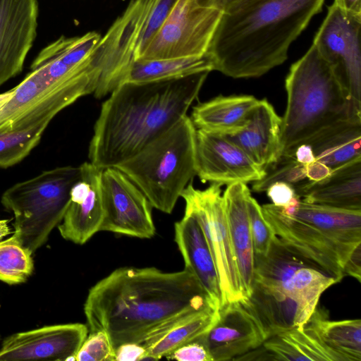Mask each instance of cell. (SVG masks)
I'll return each instance as SVG.
<instances>
[{
    "label": "cell",
    "instance_id": "cell-28",
    "mask_svg": "<svg viewBox=\"0 0 361 361\" xmlns=\"http://www.w3.org/2000/svg\"><path fill=\"white\" fill-rule=\"evenodd\" d=\"M16 87L10 100L0 109V129L51 90L64 84L84 78L97 80L94 73L58 78L44 64L38 65Z\"/></svg>",
    "mask_w": 361,
    "mask_h": 361
},
{
    "label": "cell",
    "instance_id": "cell-5",
    "mask_svg": "<svg viewBox=\"0 0 361 361\" xmlns=\"http://www.w3.org/2000/svg\"><path fill=\"white\" fill-rule=\"evenodd\" d=\"M285 89L287 104L281 118L280 156L336 124L361 118V103L353 99L313 44L291 65Z\"/></svg>",
    "mask_w": 361,
    "mask_h": 361
},
{
    "label": "cell",
    "instance_id": "cell-39",
    "mask_svg": "<svg viewBox=\"0 0 361 361\" xmlns=\"http://www.w3.org/2000/svg\"><path fill=\"white\" fill-rule=\"evenodd\" d=\"M116 361H140L145 360L147 353L140 343H125L115 348Z\"/></svg>",
    "mask_w": 361,
    "mask_h": 361
},
{
    "label": "cell",
    "instance_id": "cell-14",
    "mask_svg": "<svg viewBox=\"0 0 361 361\" xmlns=\"http://www.w3.org/2000/svg\"><path fill=\"white\" fill-rule=\"evenodd\" d=\"M88 334V326L80 323L45 326L15 333L0 346V361L75 360Z\"/></svg>",
    "mask_w": 361,
    "mask_h": 361
},
{
    "label": "cell",
    "instance_id": "cell-24",
    "mask_svg": "<svg viewBox=\"0 0 361 361\" xmlns=\"http://www.w3.org/2000/svg\"><path fill=\"white\" fill-rule=\"evenodd\" d=\"M218 318L219 312L207 308L183 313L163 323L141 343L147 353L145 360L166 357L178 348L207 332Z\"/></svg>",
    "mask_w": 361,
    "mask_h": 361
},
{
    "label": "cell",
    "instance_id": "cell-23",
    "mask_svg": "<svg viewBox=\"0 0 361 361\" xmlns=\"http://www.w3.org/2000/svg\"><path fill=\"white\" fill-rule=\"evenodd\" d=\"M282 212L322 230L346 253L361 244V210L310 203L295 197Z\"/></svg>",
    "mask_w": 361,
    "mask_h": 361
},
{
    "label": "cell",
    "instance_id": "cell-35",
    "mask_svg": "<svg viewBox=\"0 0 361 361\" xmlns=\"http://www.w3.org/2000/svg\"><path fill=\"white\" fill-rule=\"evenodd\" d=\"M250 228L255 255H265L276 235L262 210V206L250 195L247 200Z\"/></svg>",
    "mask_w": 361,
    "mask_h": 361
},
{
    "label": "cell",
    "instance_id": "cell-31",
    "mask_svg": "<svg viewBox=\"0 0 361 361\" xmlns=\"http://www.w3.org/2000/svg\"><path fill=\"white\" fill-rule=\"evenodd\" d=\"M49 123L0 130V168L12 166L27 157L39 142Z\"/></svg>",
    "mask_w": 361,
    "mask_h": 361
},
{
    "label": "cell",
    "instance_id": "cell-36",
    "mask_svg": "<svg viewBox=\"0 0 361 361\" xmlns=\"http://www.w3.org/2000/svg\"><path fill=\"white\" fill-rule=\"evenodd\" d=\"M75 361H116L115 348L104 331H90L75 355Z\"/></svg>",
    "mask_w": 361,
    "mask_h": 361
},
{
    "label": "cell",
    "instance_id": "cell-19",
    "mask_svg": "<svg viewBox=\"0 0 361 361\" xmlns=\"http://www.w3.org/2000/svg\"><path fill=\"white\" fill-rule=\"evenodd\" d=\"M175 241L183 256L185 269L199 281L214 309L222 306V293L217 269L204 233L190 213L175 224Z\"/></svg>",
    "mask_w": 361,
    "mask_h": 361
},
{
    "label": "cell",
    "instance_id": "cell-13",
    "mask_svg": "<svg viewBox=\"0 0 361 361\" xmlns=\"http://www.w3.org/2000/svg\"><path fill=\"white\" fill-rule=\"evenodd\" d=\"M264 219L285 244L315 263L336 283L345 276L343 267L350 257L322 230L284 214L273 204L262 206Z\"/></svg>",
    "mask_w": 361,
    "mask_h": 361
},
{
    "label": "cell",
    "instance_id": "cell-8",
    "mask_svg": "<svg viewBox=\"0 0 361 361\" xmlns=\"http://www.w3.org/2000/svg\"><path fill=\"white\" fill-rule=\"evenodd\" d=\"M221 185L212 183L204 190L189 183L181 194L185 212L199 223L212 255L222 293V306L232 301H245L229 233ZM221 306V307H222Z\"/></svg>",
    "mask_w": 361,
    "mask_h": 361
},
{
    "label": "cell",
    "instance_id": "cell-15",
    "mask_svg": "<svg viewBox=\"0 0 361 361\" xmlns=\"http://www.w3.org/2000/svg\"><path fill=\"white\" fill-rule=\"evenodd\" d=\"M195 148L197 176L204 183L246 184L266 173L226 135L197 129Z\"/></svg>",
    "mask_w": 361,
    "mask_h": 361
},
{
    "label": "cell",
    "instance_id": "cell-29",
    "mask_svg": "<svg viewBox=\"0 0 361 361\" xmlns=\"http://www.w3.org/2000/svg\"><path fill=\"white\" fill-rule=\"evenodd\" d=\"M307 323L338 361L361 360V320L330 321L326 312L315 309Z\"/></svg>",
    "mask_w": 361,
    "mask_h": 361
},
{
    "label": "cell",
    "instance_id": "cell-26",
    "mask_svg": "<svg viewBox=\"0 0 361 361\" xmlns=\"http://www.w3.org/2000/svg\"><path fill=\"white\" fill-rule=\"evenodd\" d=\"M262 360L338 361L307 323L269 336L259 347Z\"/></svg>",
    "mask_w": 361,
    "mask_h": 361
},
{
    "label": "cell",
    "instance_id": "cell-17",
    "mask_svg": "<svg viewBox=\"0 0 361 361\" xmlns=\"http://www.w3.org/2000/svg\"><path fill=\"white\" fill-rule=\"evenodd\" d=\"M37 0H0V87L23 68L37 35Z\"/></svg>",
    "mask_w": 361,
    "mask_h": 361
},
{
    "label": "cell",
    "instance_id": "cell-20",
    "mask_svg": "<svg viewBox=\"0 0 361 361\" xmlns=\"http://www.w3.org/2000/svg\"><path fill=\"white\" fill-rule=\"evenodd\" d=\"M281 118L266 99L259 100L246 123L238 133L227 135L261 169L277 161L281 154Z\"/></svg>",
    "mask_w": 361,
    "mask_h": 361
},
{
    "label": "cell",
    "instance_id": "cell-32",
    "mask_svg": "<svg viewBox=\"0 0 361 361\" xmlns=\"http://www.w3.org/2000/svg\"><path fill=\"white\" fill-rule=\"evenodd\" d=\"M32 255L13 235L0 241V281L11 285L25 282L33 271Z\"/></svg>",
    "mask_w": 361,
    "mask_h": 361
},
{
    "label": "cell",
    "instance_id": "cell-27",
    "mask_svg": "<svg viewBox=\"0 0 361 361\" xmlns=\"http://www.w3.org/2000/svg\"><path fill=\"white\" fill-rule=\"evenodd\" d=\"M315 159L331 170L361 157V118L336 124L305 143Z\"/></svg>",
    "mask_w": 361,
    "mask_h": 361
},
{
    "label": "cell",
    "instance_id": "cell-6",
    "mask_svg": "<svg viewBox=\"0 0 361 361\" xmlns=\"http://www.w3.org/2000/svg\"><path fill=\"white\" fill-rule=\"evenodd\" d=\"M195 144L196 128L185 116L115 167L141 190L152 207L171 214L197 176Z\"/></svg>",
    "mask_w": 361,
    "mask_h": 361
},
{
    "label": "cell",
    "instance_id": "cell-33",
    "mask_svg": "<svg viewBox=\"0 0 361 361\" xmlns=\"http://www.w3.org/2000/svg\"><path fill=\"white\" fill-rule=\"evenodd\" d=\"M307 180L305 164L298 162L293 157L280 156L266 169L264 176L254 182L252 190L262 192L275 182H286L294 186Z\"/></svg>",
    "mask_w": 361,
    "mask_h": 361
},
{
    "label": "cell",
    "instance_id": "cell-7",
    "mask_svg": "<svg viewBox=\"0 0 361 361\" xmlns=\"http://www.w3.org/2000/svg\"><path fill=\"white\" fill-rule=\"evenodd\" d=\"M80 175V166L56 167L17 183L2 194L1 203L14 215L13 235L31 253L46 243L63 220Z\"/></svg>",
    "mask_w": 361,
    "mask_h": 361
},
{
    "label": "cell",
    "instance_id": "cell-12",
    "mask_svg": "<svg viewBox=\"0 0 361 361\" xmlns=\"http://www.w3.org/2000/svg\"><path fill=\"white\" fill-rule=\"evenodd\" d=\"M104 209L100 231L151 238L156 228L153 208L141 190L121 170H103L101 180Z\"/></svg>",
    "mask_w": 361,
    "mask_h": 361
},
{
    "label": "cell",
    "instance_id": "cell-42",
    "mask_svg": "<svg viewBox=\"0 0 361 361\" xmlns=\"http://www.w3.org/2000/svg\"><path fill=\"white\" fill-rule=\"evenodd\" d=\"M331 169L324 164L315 160L306 165V176L310 181H319L331 173Z\"/></svg>",
    "mask_w": 361,
    "mask_h": 361
},
{
    "label": "cell",
    "instance_id": "cell-21",
    "mask_svg": "<svg viewBox=\"0 0 361 361\" xmlns=\"http://www.w3.org/2000/svg\"><path fill=\"white\" fill-rule=\"evenodd\" d=\"M302 201L349 210H361V157L331 170L319 181L293 186Z\"/></svg>",
    "mask_w": 361,
    "mask_h": 361
},
{
    "label": "cell",
    "instance_id": "cell-34",
    "mask_svg": "<svg viewBox=\"0 0 361 361\" xmlns=\"http://www.w3.org/2000/svg\"><path fill=\"white\" fill-rule=\"evenodd\" d=\"M178 0H156L152 6L139 35L134 60H137L145 51L169 16Z\"/></svg>",
    "mask_w": 361,
    "mask_h": 361
},
{
    "label": "cell",
    "instance_id": "cell-16",
    "mask_svg": "<svg viewBox=\"0 0 361 361\" xmlns=\"http://www.w3.org/2000/svg\"><path fill=\"white\" fill-rule=\"evenodd\" d=\"M267 336L243 301L225 303L215 324L196 340L208 350L213 361L236 360L260 347Z\"/></svg>",
    "mask_w": 361,
    "mask_h": 361
},
{
    "label": "cell",
    "instance_id": "cell-2",
    "mask_svg": "<svg viewBox=\"0 0 361 361\" xmlns=\"http://www.w3.org/2000/svg\"><path fill=\"white\" fill-rule=\"evenodd\" d=\"M209 73L120 85L102 105L89 146L90 162L102 169L115 167L174 126L187 116Z\"/></svg>",
    "mask_w": 361,
    "mask_h": 361
},
{
    "label": "cell",
    "instance_id": "cell-30",
    "mask_svg": "<svg viewBox=\"0 0 361 361\" xmlns=\"http://www.w3.org/2000/svg\"><path fill=\"white\" fill-rule=\"evenodd\" d=\"M212 71V64L207 54L202 56L133 60L126 82L145 83L168 80Z\"/></svg>",
    "mask_w": 361,
    "mask_h": 361
},
{
    "label": "cell",
    "instance_id": "cell-4",
    "mask_svg": "<svg viewBox=\"0 0 361 361\" xmlns=\"http://www.w3.org/2000/svg\"><path fill=\"white\" fill-rule=\"evenodd\" d=\"M336 283L320 267L275 235L265 255H255L251 293L243 302L260 322L268 338L302 327L317 308L322 293Z\"/></svg>",
    "mask_w": 361,
    "mask_h": 361
},
{
    "label": "cell",
    "instance_id": "cell-37",
    "mask_svg": "<svg viewBox=\"0 0 361 361\" xmlns=\"http://www.w3.org/2000/svg\"><path fill=\"white\" fill-rule=\"evenodd\" d=\"M166 357L178 361H213L207 348L197 340L181 345Z\"/></svg>",
    "mask_w": 361,
    "mask_h": 361
},
{
    "label": "cell",
    "instance_id": "cell-18",
    "mask_svg": "<svg viewBox=\"0 0 361 361\" xmlns=\"http://www.w3.org/2000/svg\"><path fill=\"white\" fill-rule=\"evenodd\" d=\"M80 168V178L71 189L70 203L58 229L64 239L83 245L100 231L104 219L101 186L104 169L90 161Z\"/></svg>",
    "mask_w": 361,
    "mask_h": 361
},
{
    "label": "cell",
    "instance_id": "cell-10",
    "mask_svg": "<svg viewBox=\"0 0 361 361\" xmlns=\"http://www.w3.org/2000/svg\"><path fill=\"white\" fill-rule=\"evenodd\" d=\"M156 0H130L93 52L92 61L99 73L93 93L97 99L110 94L126 79L144 23Z\"/></svg>",
    "mask_w": 361,
    "mask_h": 361
},
{
    "label": "cell",
    "instance_id": "cell-3",
    "mask_svg": "<svg viewBox=\"0 0 361 361\" xmlns=\"http://www.w3.org/2000/svg\"><path fill=\"white\" fill-rule=\"evenodd\" d=\"M325 0H262L223 13L207 52L213 71L260 77L282 64Z\"/></svg>",
    "mask_w": 361,
    "mask_h": 361
},
{
    "label": "cell",
    "instance_id": "cell-1",
    "mask_svg": "<svg viewBox=\"0 0 361 361\" xmlns=\"http://www.w3.org/2000/svg\"><path fill=\"white\" fill-rule=\"evenodd\" d=\"M207 308L215 310L190 271L164 272L155 267L114 270L90 289L84 304L90 331H105L114 348L141 344L163 323Z\"/></svg>",
    "mask_w": 361,
    "mask_h": 361
},
{
    "label": "cell",
    "instance_id": "cell-40",
    "mask_svg": "<svg viewBox=\"0 0 361 361\" xmlns=\"http://www.w3.org/2000/svg\"><path fill=\"white\" fill-rule=\"evenodd\" d=\"M262 0H198L204 6L215 8L223 13H231Z\"/></svg>",
    "mask_w": 361,
    "mask_h": 361
},
{
    "label": "cell",
    "instance_id": "cell-44",
    "mask_svg": "<svg viewBox=\"0 0 361 361\" xmlns=\"http://www.w3.org/2000/svg\"><path fill=\"white\" fill-rule=\"evenodd\" d=\"M334 3L347 13L361 15V0H334Z\"/></svg>",
    "mask_w": 361,
    "mask_h": 361
},
{
    "label": "cell",
    "instance_id": "cell-25",
    "mask_svg": "<svg viewBox=\"0 0 361 361\" xmlns=\"http://www.w3.org/2000/svg\"><path fill=\"white\" fill-rule=\"evenodd\" d=\"M258 102L252 95H219L194 106L190 118L197 129L231 135L243 128Z\"/></svg>",
    "mask_w": 361,
    "mask_h": 361
},
{
    "label": "cell",
    "instance_id": "cell-9",
    "mask_svg": "<svg viewBox=\"0 0 361 361\" xmlns=\"http://www.w3.org/2000/svg\"><path fill=\"white\" fill-rule=\"evenodd\" d=\"M223 13L198 0H178L145 51L137 60H154L207 54Z\"/></svg>",
    "mask_w": 361,
    "mask_h": 361
},
{
    "label": "cell",
    "instance_id": "cell-41",
    "mask_svg": "<svg viewBox=\"0 0 361 361\" xmlns=\"http://www.w3.org/2000/svg\"><path fill=\"white\" fill-rule=\"evenodd\" d=\"M345 275H349L361 281V244L358 245L352 252L343 267Z\"/></svg>",
    "mask_w": 361,
    "mask_h": 361
},
{
    "label": "cell",
    "instance_id": "cell-38",
    "mask_svg": "<svg viewBox=\"0 0 361 361\" xmlns=\"http://www.w3.org/2000/svg\"><path fill=\"white\" fill-rule=\"evenodd\" d=\"M266 192L272 204L280 207H286L296 197L293 186L282 181L272 183Z\"/></svg>",
    "mask_w": 361,
    "mask_h": 361
},
{
    "label": "cell",
    "instance_id": "cell-22",
    "mask_svg": "<svg viewBox=\"0 0 361 361\" xmlns=\"http://www.w3.org/2000/svg\"><path fill=\"white\" fill-rule=\"evenodd\" d=\"M250 195L245 183H235L227 185L222 195L231 240L246 300L251 293L255 269V253L247 210V200Z\"/></svg>",
    "mask_w": 361,
    "mask_h": 361
},
{
    "label": "cell",
    "instance_id": "cell-43",
    "mask_svg": "<svg viewBox=\"0 0 361 361\" xmlns=\"http://www.w3.org/2000/svg\"><path fill=\"white\" fill-rule=\"evenodd\" d=\"M281 156L293 157L296 161L305 165L316 160L311 147L307 144L300 145L290 154Z\"/></svg>",
    "mask_w": 361,
    "mask_h": 361
},
{
    "label": "cell",
    "instance_id": "cell-11",
    "mask_svg": "<svg viewBox=\"0 0 361 361\" xmlns=\"http://www.w3.org/2000/svg\"><path fill=\"white\" fill-rule=\"evenodd\" d=\"M361 15L347 13L335 3L319 27L312 44L361 103Z\"/></svg>",
    "mask_w": 361,
    "mask_h": 361
}]
</instances>
